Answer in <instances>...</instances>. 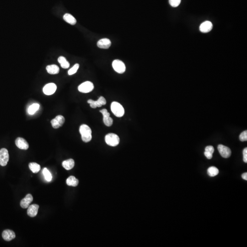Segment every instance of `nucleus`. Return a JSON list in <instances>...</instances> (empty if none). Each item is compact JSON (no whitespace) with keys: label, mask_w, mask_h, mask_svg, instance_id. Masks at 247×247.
Instances as JSON below:
<instances>
[{"label":"nucleus","mask_w":247,"mask_h":247,"mask_svg":"<svg viewBox=\"0 0 247 247\" xmlns=\"http://www.w3.org/2000/svg\"><path fill=\"white\" fill-rule=\"evenodd\" d=\"M65 118L62 115H58L51 121L52 126L54 129H58L63 125Z\"/></svg>","instance_id":"nucleus-8"},{"label":"nucleus","mask_w":247,"mask_h":247,"mask_svg":"<svg viewBox=\"0 0 247 247\" xmlns=\"http://www.w3.org/2000/svg\"><path fill=\"white\" fill-rule=\"evenodd\" d=\"M208 173L211 177H215L219 174V170L216 167H211L208 169Z\"/></svg>","instance_id":"nucleus-24"},{"label":"nucleus","mask_w":247,"mask_h":247,"mask_svg":"<svg viewBox=\"0 0 247 247\" xmlns=\"http://www.w3.org/2000/svg\"><path fill=\"white\" fill-rule=\"evenodd\" d=\"M112 66L114 70L119 74L124 73L126 70V67L123 62L119 60H113L112 63Z\"/></svg>","instance_id":"nucleus-5"},{"label":"nucleus","mask_w":247,"mask_h":247,"mask_svg":"<svg viewBox=\"0 0 247 247\" xmlns=\"http://www.w3.org/2000/svg\"><path fill=\"white\" fill-rule=\"evenodd\" d=\"M239 139L241 141H247V131L245 130L241 133L239 135Z\"/></svg>","instance_id":"nucleus-29"},{"label":"nucleus","mask_w":247,"mask_h":247,"mask_svg":"<svg viewBox=\"0 0 247 247\" xmlns=\"http://www.w3.org/2000/svg\"><path fill=\"white\" fill-rule=\"evenodd\" d=\"M205 151L206 152H209V153L213 154L214 152V148L213 146H207L205 148Z\"/></svg>","instance_id":"nucleus-30"},{"label":"nucleus","mask_w":247,"mask_h":247,"mask_svg":"<svg viewBox=\"0 0 247 247\" xmlns=\"http://www.w3.org/2000/svg\"><path fill=\"white\" fill-rule=\"evenodd\" d=\"M103 122L106 126L110 127L113 123V120L110 116H106V117H103Z\"/></svg>","instance_id":"nucleus-26"},{"label":"nucleus","mask_w":247,"mask_h":247,"mask_svg":"<svg viewBox=\"0 0 247 247\" xmlns=\"http://www.w3.org/2000/svg\"><path fill=\"white\" fill-rule=\"evenodd\" d=\"M9 159L8 152L6 148H2L0 150V165L5 166L8 164Z\"/></svg>","instance_id":"nucleus-7"},{"label":"nucleus","mask_w":247,"mask_h":247,"mask_svg":"<svg viewBox=\"0 0 247 247\" xmlns=\"http://www.w3.org/2000/svg\"><path fill=\"white\" fill-rule=\"evenodd\" d=\"M3 239L6 241H10L15 238L16 235L14 232L10 230H6L2 234Z\"/></svg>","instance_id":"nucleus-15"},{"label":"nucleus","mask_w":247,"mask_h":247,"mask_svg":"<svg viewBox=\"0 0 247 247\" xmlns=\"http://www.w3.org/2000/svg\"><path fill=\"white\" fill-rule=\"evenodd\" d=\"M79 68V64H76L74 65L72 68L70 69L68 71V74L69 75H72L77 72V70Z\"/></svg>","instance_id":"nucleus-27"},{"label":"nucleus","mask_w":247,"mask_h":247,"mask_svg":"<svg viewBox=\"0 0 247 247\" xmlns=\"http://www.w3.org/2000/svg\"><path fill=\"white\" fill-rule=\"evenodd\" d=\"M242 177L244 180H247V173H245L242 174Z\"/></svg>","instance_id":"nucleus-34"},{"label":"nucleus","mask_w":247,"mask_h":247,"mask_svg":"<svg viewBox=\"0 0 247 247\" xmlns=\"http://www.w3.org/2000/svg\"><path fill=\"white\" fill-rule=\"evenodd\" d=\"M29 168L34 173H37L39 172L41 169L39 164L35 163H30L29 164Z\"/></svg>","instance_id":"nucleus-22"},{"label":"nucleus","mask_w":247,"mask_h":247,"mask_svg":"<svg viewBox=\"0 0 247 247\" xmlns=\"http://www.w3.org/2000/svg\"><path fill=\"white\" fill-rule=\"evenodd\" d=\"M58 61L60 64L61 67L64 69H67L70 67L69 62L66 60V58L64 56H60L58 59Z\"/></svg>","instance_id":"nucleus-20"},{"label":"nucleus","mask_w":247,"mask_h":247,"mask_svg":"<svg viewBox=\"0 0 247 247\" xmlns=\"http://www.w3.org/2000/svg\"><path fill=\"white\" fill-rule=\"evenodd\" d=\"M66 184L69 186L76 187L79 184V181L74 176H71L66 180Z\"/></svg>","instance_id":"nucleus-21"},{"label":"nucleus","mask_w":247,"mask_h":247,"mask_svg":"<svg viewBox=\"0 0 247 247\" xmlns=\"http://www.w3.org/2000/svg\"><path fill=\"white\" fill-rule=\"evenodd\" d=\"M204 154H205V156H206L208 159H212V157H213V154L209 153V152L205 151V152H204Z\"/></svg>","instance_id":"nucleus-33"},{"label":"nucleus","mask_w":247,"mask_h":247,"mask_svg":"<svg viewBox=\"0 0 247 247\" xmlns=\"http://www.w3.org/2000/svg\"><path fill=\"white\" fill-rule=\"evenodd\" d=\"M105 140L108 145L116 146L119 144L120 139L118 135L114 133H109L105 136Z\"/></svg>","instance_id":"nucleus-3"},{"label":"nucleus","mask_w":247,"mask_h":247,"mask_svg":"<svg viewBox=\"0 0 247 247\" xmlns=\"http://www.w3.org/2000/svg\"><path fill=\"white\" fill-rule=\"evenodd\" d=\"M94 89V85L92 82L89 81H87L83 82L78 87V89L80 92L82 93H88L92 91Z\"/></svg>","instance_id":"nucleus-4"},{"label":"nucleus","mask_w":247,"mask_h":247,"mask_svg":"<svg viewBox=\"0 0 247 247\" xmlns=\"http://www.w3.org/2000/svg\"><path fill=\"white\" fill-rule=\"evenodd\" d=\"M111 45V41L107 38L99 40L97 43V46L99 48L108 49Z\"/></svg>","instance_id":"nucleus-14"},{"label":"nucleus","mask_w":247,"mask_h":247,"mask_svg":"<svg viewBox=\"0 0 247 247\" xmlns=\"http://www.w3.org/2000/svg\"><path fill=\"white\" fill-rule=\"evenodd\" d=\"M243 160L245 163H247V148H245L243 150Z\"/></svg>","instance_id":"nucleus-32"},{"label":"nucleus","mask_w":247,"mask_h":247,"mask_svg":"<svg viewBox=\"0 0 247 247\" xmlns=\"http://www.w3.org/2000/svg\"><path fill=\"white\" fill-rule=\"evenodd\" d=\"M100 112L102 114L103 117H106V116H110V113L108 112L107 110L105 108L102 109L100 110Z\"/></svg>","instance_id":"nucleus-31"},{"label":"nucleus","mask_w":247,"mask_h":247,"mask_svg":"<svg viewBox=\"0 0 247 247\" xmlns=\"http://www.w3.org/2000/svg\"><path fill=\"white\" fill-rule=\"evenodd\" d=\"M33 197L32 196L31 194H28L21 201V207L24 209L28 208L30 204L33 202Z\"/></svg>","instance_id":"nucleus-13"},{"label":"nucleus","mask_w":247,"mask_h":247,"mask_svg":"<svg viewBox=\"0 0 247 247\" xmlns=\"http://www.w3.org/2000/svg\"><path fill=\"white\" fill-rule=\"evenodd\" d=\"M56 89V85L54 83H50L45 86L43 88V92L46 95H52L55 92Z\"/></svg>","instance_id":"nucleus-10"},{"label":"nucleus","mask_w":247,"mask_h":247,"mask_svg":"<svg viewBox=\"0 0 247 247\" xmlns=\"http://www.w3.org/2000/svg\"><path fill=\"white\" fill-rule=\"evenodd\" d=\"M79 132L81 135V139L84 142H88L91 140L92 138V130L89 126L85 124L81 125Z\"/></svg>","instance_id":"nucleus-1"},{"label":"nucleus","mask_w":247,"mask_h":247,"mask_svg":"<svg viewBox=\"0 0 247 247\" xmlns=\"http://www.w3.org/2000/svg\"><path fill=\"white\" fill-rule=\"evenodd\" d=\"M63 167L66 170H69L73 169L75 165V162L73 159H69L65 160L62 163Z\"/></svg>","instance_id":"nucleus-18"},{"label":"nucleus","mask_w":247,"mask_h":247,"mask_svg":"<svg viewBox=\"0 0 247 247\" xmlns=\"http://www.w3.org/2000/svg\"><path fill=\"white\" fill-rule=\"evenodd\" d=\"M220 155L223 158H229L231 155V149L223 145H219L218 147Z\"/></svg>","instance_id":"nucleus-9"},{"label":"nucleus","mask_w":247,"mask_h":247,"mask_svg":"<svg viewBox=\"0 0 247 247\" xmlns=\"http://www.w3.org/2000/svg\"><path fill=\"white\" fill-rule=\"evenodd\" d=\"M39 108V104L38 103H34L29 107L28 108V113L31 115L34 114Z\"/></svg>","instance_id":"nucleus-23"},{"label":"nucleus","mask_w":247,"mask_h":247,"mask_svg":"<svg viewBox=\"0 0 247 247\" xmlns=\"http://www.w3.org/2000/svg\"><path fill=\"white\" fill-rule=\"evenodd\" d=\"M111 110L117 117H122L124 114V109L122 105L117 102H113L111 104Z\"/></svg>","instance_id":"nucleus-2"},{"label":"nucleus","mask_w":247,"mask_h":247,"mask_svg":"<svg viewBox=\"0 0 247 247\" xmlns=\"http://www.w3.org/2000/svg\"><path fill=\"white\" fill-rule=\"evenodd\" d=\"M181 0H169L170 5L174 8H176L180 5Z\"/></svg>","instance_id":"nucleus-28"},{"label":"nucleus","mask_w":247,"mask_h":247,"mask_svg":"<svg viewBox=\"0 0 247 247\" xmlns=\"http://www.w3.org/2000/svg\"><path fill=\"white\" fill-rule=\"evenodd\" d=\"M213 25L212 22L207 21L201 24L200 27V30L202 32L207 33L211 31L213 29Z\"/></svg>","instance_id":"nucleus-12"},{"label":"nucleus","mask_w":247,"mask_h":247,"mask_svg":"<svg viewBox=\"0 0 247 247\" xmlns=\"http://www.w3.org/2000/svg\"><path fill=\"white\" fill-rule=\"evenodd\" d=\"M43 174L44 175L45 180L47 181H48V182H50L51 180H52V177L50 171H49L48 169H47V168H44L43 170Z\"/></svg>","instance_id":"nucleus-25"},{"label":"nucleus","mask_w":247,"mask_h":247,"mask_svg":"<svg viewBox=\"0 0 247 247\" xmlns=\"http://www.w3.org/2000/svg\"><path fill=\"white\" fill-rule=\"evenodd\" d=\"M87 102L90 104V107L92 108H96L97 107H101L102 105L106 104V100L103 97L101 96L97 101H94L92 99H89Z\"/></svg>","instance_id":"nucleus-6"},{"label":"nucleus","mask_w":247,"mask_h":247,"mask_svg":"<svg viewBox=\"0 0 247 247\" xmlns=\"http://www.w3.org/2000/svg\"><path fill=\"white\" fill-rule=\"evenodd\" d=\"M63 19L66 22L70 24L74 25L76 24V20L75 18L69 13H66L63 16Z\"/></svg>","instance_id":"nucleus-19"},{"label":"nucleus","mask_w":247,"mask_h":247,"mask_svg":"<svg viewBox=\"0 0 247 247\" xmlns=\"http://www.w3.org/2000/svg\"><path fill=\"white\" fill-rule=\"evenodd\" d=\"M15 144L18 148L22 150H27L29 147L27 141L21 137H18L15 140Z\"/></svg>","instance_id":"nucleus-11"},{"label":"nucleus","mask_w":247,"mask_h":247,"mask_svg":"<svg viewBox=\"0 0 247 247\" xmlns=\"http://www.w3.org/2000/svg\"><path fill=\"white\" fill-rule=\"evenodd\" d=\"M39 206L37 204L30 205L28 208L27 214L29 217L34 218L38 214Z\"/></svg>","instance_id":"nucleus-16"},{"label":"nucleus","mask_w":247,"mask_h":247,"mask_svg":"<svg viewBox=\"0 0 247 247\" xmlns=\"http://www.w3.org/2000/svg\"><path fill=\"white\" fill-rule=\"evenodd\" d=\"M46 69L48 73L51 75L57 74H58L60 71L59 67L56 65L47 66Z\"/></svg>","instance_id":"nucleus-17"}]
</instances>
